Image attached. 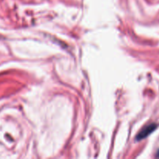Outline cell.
<instances>
[{
  "mask_svg": "<svg viewBox=\"0 0 159 159\" xmlns=\"http://www.w3.org/2000/svg\"><path fill=\"white\" fill-rule=\"evenodd\" d=\"M157 128V124H151L147 125L146 127H144L141 131L139 132V134L137 136L136 139L138 141H140L141 139H144V138H147L149 134L152 133L154 130H155V129Z\"/></svg>",
  "mask_w": 159,
  "mask_h": 159,
  "instance_id": "cell-1",
  "label": "cell"
},
{
  "mask_svg": "<svg viewBox=\"0 0 159 159\" xmlns=\"http://www.w3.org/2000/svg\"><path fill=\"white\" fill-rule=\"evenodd\" d=\"M156 157H157V158H159V150L158 151V152H157V155H156Z\"/></svg>",
  "mask_w": 159,
  "mask_h": 159,
  "instance_id": "cell-2",
  "label": "cell"
}]
</instances>
